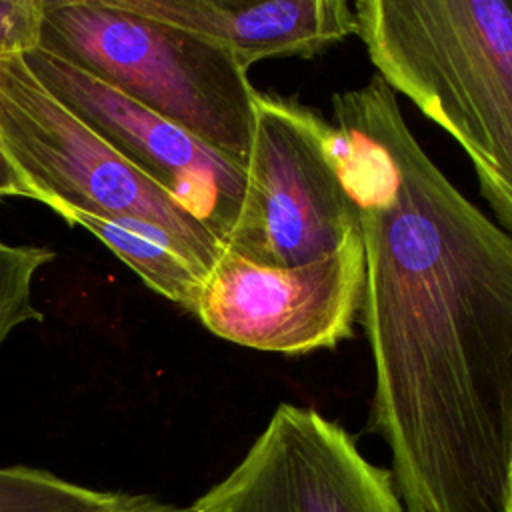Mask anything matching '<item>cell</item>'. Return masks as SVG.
Masks as SVG:
<instances>
[{"mask_svg": "<svg viewBox=\"0 0 512 512\" xmlns=\"http://www.w3.org/2000/svg\"><path fill=\"white\" fill-rule=\"evenodd\" d=\"M332 110L366 258L370 430L396 492L406 512H506L512 234L434 164L378 74Z\"/></svg>", "mask_w": 512, "mask_h": 512, "instance_id": "cell-1", "label": "cell"}, {"mask_svg": "<svg viewBox=\"0 0 512 512\" xmlns=\"http://www.w3.org/2000/svg\"><path fill=\"white\" fill-rule=\"evenodd\" d=\"M378 76L450 134L512 234V0H358Z\"/></svg>", "mask_w": 512, "mask_h": 512, "instance_id": "cell-2", "label": "cell"}, {"mask_svg": "<svg viewBox=\"0 0 512 512\" xmlns=\"http://www.w3.org/2000/svg\"><path fill=\"white\" fill-rule=\"evenodd\" d=\"M38 48L246 164L258 90L220 44L118 0H42Z\"/></svg>", "mask_w": 512, "mask_h": 512, "instance_id": "cell-3", "label": "cell"}, {"mask_svg": "<svg viewBox=\"0 0 512 512\" xmlns=\"http://www.w3.org/2000/svg\"><path fill=\"white\" fill-rule=\"evenodd\" d=\"M0 146L36 200L64 220L82 212L150 224L204 276L224 252L212 228L66 108L22 54H0Z\"/></svg>", "mask_w": 512, "mask_h": 512, "instance_id": "cell-4", "label": "cell"}, {"mask_svg": "<svg viewBox=\"0 0 512 512\" xmlns=\"http://www.w3.org/2000/svg\"><path fill=\"white\" fill-rule=\"evenodd\" d=\"M246 192L224 248L268 266H296L336 250L358 208L336 160V126L286 98L256 94Z\"/></svg>", "mask_w": 512, "mask_h": 512, "instance_id": "cell-5", "label": "cell"}, {"mask_svg": "<svg viewBox=\"0 0 512 512\" xmlns=\"http://www.w3.org/2000/svg\"><path fill=\"white\" fill-rule=\"evenodd\" d=\"M364 284L360 228L336 250L296 266L258 264L224 248L204 278L194 316L232 344L300 356L352 336Z\"/></svg>", "mask_w": 512, "mask_h": 512, "instance_id": "cell-6", "label": "cell"}, {"mask_svg": "<svg viewBox=\"0 0 512 512\" xmlns=\"http://www.w3.org/2000/svg\"><path fill=\"white\" fill-rule=\"evenodd\" d=\"M194 512H406L390 470L314 408L280 404Z\"/></svg>", "mask_w": 512, "mask_h": 512, "instance_id": "cell-7", "label": "cell"}, {"mask_svg": "<svg viewBox=\"0 0 512 512\" xmlns=\"http://www.w3.org/2000/svg\"><path fill=\"white\" fill-rule=\"evenodd\" d=\"M22 56L66 108L226 244L242 210L246 164L40 48Z\"/></svg>", "mask_w": 512, "mask_h": 512, "instance_id": "cell-8", "label": "cell"}, {"mask_svg": "<svg viewBox=\"0 0 512 512\" xmlns=\"http://www.w3.org/2000/svg\"><path fill=\"white\" fill-rule=\"evenodd\" d=\"M124 8L184 28L226 48L248 72L264 58H314L356 34L344 0H118Z\"/></svg>", "mask_w": 512, "mask_h": 512, "instance_id": "cell-9", "label": "cell"}, {"mask_svg": "<svg viewBox=\"0 0 512 512\" xmlns=\"http://www.w3.org/2000/svg\"><path fill=\"white\" fill-rule=\"evenodd\" d=\"M66 222L92 232L148 288L194 314L206 276L180 252L166 232L134 220H106L82 212L68 214Z\"/></svg>", "mask_w": 512, "mask_h": 512, "instance_id": "cell-10", "label": "cell"}, {"mask_svg": "<svg viewBox=\"0 0 512 512\" xmlns=\"http://www.w3.org/2000/svg\"><path fill=\"white\" fill-rule=\"evenodd\" d=\"M134 496L86 488L52 472L0 468V512H120Z\"/></svg>", "mask_w": 512, "mask_h": 512, "instance_id": "cell-11", "label": "cell"}, {"mask_svg": "<svg viewBox=\"0 0 512 512\" xmlns=\"http://www.w3.org/2000/svg\"><path fill=\"white\" fill-rule=\"evenodd\" d=\"M54 260L42 246H14L0 240V348L26 322H40L42 310L34 304L36 272Z\"/></svg>", "mask_w": 512, "mask_h": 512, "instance_id": "cell-12", "label": "cell"}, {"mask_svg": "<svg viewBox=\"0 0 512 512\" xmlns=\"http://www.w3.org/2000/svg\"><path fill=\"white\" fill-rule=\"evenodd\" d=\"M42 0H0V54H28L40 44Z\"/></svg>", "mask_w": 512, "mask_h": 512, "instance_id": "cell-13", "label": "cell"}, {"mask_svg": "<svg viewBox=\"0 0 512 512\" xmlns=\"http://www.w3.org/2000/svg\"><path fill=\"white\" fill-rule=\"evenodd\" d=\"M8 196H22V198L36 200L34 190L28 186V182L22 178L18 168L12 164V160L0 146V200Z\"/></svg>", "mask_w": 512, "mask_h": 512, "instance_id": "cell-14", "label": "cell"}, {"mask_svg": "<svg viewBox=\"0 0 512 512\" xmlns=\"http://www.w3.org/2000/svg\"><path fill=\"white\" fill-rule=\"evenodd\" d=\"M120 512H194V508L192 506L180 508V506L158 502V500L148 498V496H134V500L126 508H122Z\"/></svg>", "mask_w": 512, "mask_h": 512, "instance_id": "cell-15", "label": "cell"}, {"mask_svg": "<svg viewBox=\"0 0 512 512\" xmlns=\"http://www.w3.org/2000/svg\"><path fill=\"white\" fill-rule=\"evenodd\" d=\"M506 512H512V460L508 470V494H506Z\"/></svg>", "mask_w": 512, "mask_h": 512, "instance_id": "cell-16", "label": "cell"}]
</instances>
